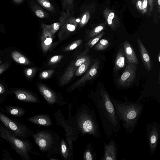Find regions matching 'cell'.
I'll return each mask as SVG.
<instances>
[{"label": "cell", "instance_id": "cell-25", "mask_svg": "<svg viewBox=\"0 0 160 160\" xmlns=\"http://www.w3.org/2000/svg\"><path fill=\"white\" fill-rule=\"evenodd\" d=\"M11 56L13 59L19 64L24 65L30 64V62L28 58L18 51H13L12 53Z\"/></svg>", "mask_w": 160, "mask_h": 160}, {"label": "cell", "instance_id": "cell-44", "mask_svg": "<svg viewBox=\"0 0 160 160\" xmlns=\"http://www.w3.org/2000/svg\"><path fill=\"white\" fill-rule=\"evenodd\" d=\"M5 89L4 86L0 83V94L3 93L5 92Z\"/></svg>", "mask_w": 160, "mask_h": 160}, {"label": "cell", "instance_id": "cell-4", "mask_svg": "<svg viewBox=\"0 0 160 160\" xmlns=\"http://www.w3.org/2000/svg\"><path fill=\"white\" fill-rule=\"evenodd\" d=\"M32 136L40 151L48 158L54 154L60 155L61 138L54 131L49 130L37 131Z\"/></svg>", "mask_w": 160, "mask_h": 160}, {"label": "cell", "instance_id": "cell-26", "mask_svg": "<svg viewBox=\"0 0 160 160\" xmlns=\"http://www.w3.org/2000/svg\"><path fill=\"white\" fill-rule=\"evenodd\" d=\"M5 109L8 113L16 117L22 116L26 112L23 108L16 106H7L5 107Z\"/></svg>", "mask_w": 160, "mask_h": 160}, {"label": "cell", "instance_id": "cell-11", "mask_svg": "<svg viewBox=\"0 0 160 160\" xmlns=\"http://www.w3.org/2000/svg\"><path fill=\"white\" fill-rule=\"evenodd\" d=\"M38 90L47 102L50 105L57 104L60 106L66 105L68 102L59 94L47 87L40 84L38 86Z\"/></svg>", "mask_w": 160, "mask_h": 160}, {"label": "cell", "instance_id": "cell-33", "mask_svg": "<svg viewBox=\"0 0 160 160\" xmlns=\"http://www.w3.org/2000/svg\"><path fill=\"white\" fill-rule=\"evenodd\" d=\"M42 7L48 11L55 13V10L54 7L49 0H36Z\"/></svg>", "mask_w": 160, "mask_h": 160}, {"label": "cell", "instance_id": "cell-28", "mask_svg": "<svg viewBox=\"0 0 160 160\" xmlns=\"http://www.w3.org/2000/svg\"><path fill=\"white\" fill-rule=\"evenodd\" d=\"M90 12L88 10H85L81 13L79 18V25L80 27L85 26L88 22L90 17Z\"/></svg>", "mask_w": 160, "mask_h": 160}, {"label": "cell", "instance_id": "cell-29", "mask_svg": "<svg viewBox=\"0 0 160 160\" xmlns=\"http://www.w3.org/2000/svg\"><path fill=\"white\" fill-rule=\"evenodd\" d=\"M90 63V59L89 57L78 67L75 72V76H79L84 73L89 66Z\"/></svg>", "mask_w": 160, "mask_h": 160}, {"label": "cell", "instance_id": "cell-14", "mask_svg": "<svg viewBox=\"0 0 160 160\" xmlns=\"http://www.w3.org/2000/svg\"><path fill=\"white\" fill-rule=\"evenodd\" d=\"M103 155L101 160H117L118 150L117 145L115 140L111 139L108 143L105 142L103 146Z\"/></svg>", "mask_w": 160, "mask_h": 160}, {"label": "cell", "instance_id": "cell-13", "mask_svg": "<svg viewBox=\"0 0 160 160\" xmlns=\"http://www.w3.org/2000/svg\"><path fill=\"white\" fill-rule=\"evenodd\" d=\"M99 65V62L98 60L95 62L85 74L70 86L68 88V91L72 92L84 84L86 81L94 78L97 74Z\"/></svg>", "mask_w": 160, "mask_h": 160}, {"label": "cell", "instance_id": "cell-38", "mask_svg": "<svg viewBox=\"0 0 160 160\" xmlns=\"http://www.w3.org/2000/svg\"><path fill=\"white\" fill-rule=\"evenodd\" d=\"M63 57V56L62 55L54 56L50 59L48 64L49 65H54L59 62Z\"/></svg>", "mask_w": 160, "mask_h": 160}, {"label": "cell", "instance_id": "cell-41", "mask_svg": "<svg viewBox=\"0 0 160 160\" xmlns=\"http://www.w3.org/2000/svg\"><path fill=\"white\" fill-rule=\"evenodd\" d=\"M9 63H4L0 65V74L5 71L9 67Z\"/></svg>", "mask_w": 160, "mask_h": 160}, {"label": "cell", "instance_id": "cell-19", "mask_svg": "<svg viewBox=\"0 0 160 160\" xmlns=\"http://www.w3.org/2000/svg\"><path fill=\"white\" fill-rule=\"evenodd\" d=\"M28 120L38 125L50 126L52 125V122L49 115L40 114L29 117Z\"/></svg>", "mask_w": 160, "mask_h": 160}, {"label": "cell", "instance_id": "cell-22", "mask_svg": "<svg viewBox=\"0 0 160 160\" xmlns=\"http://www.w3.org/2000/svg\"><path fill=\"white\" fill-rule=\"evenodd\" d=\"M93 149L92 142H88L83 152V157L84 160H96V152L93 151Z\"/></svg>", "mask_w": 160, "mask_h": 160}, {"label": "cell", "instance_id": "cell-39", "mask_svg": "<svg viewBox=\"0 0 160 160\" xmlns=\"http://www.w3.org/2000/svg\"><path fill=\"white\" fill-rule=\"evenodd\" d=\"M135 4L136 8L138 11L144 14L142 0H137Z\"/></svg>", "mask_w": 160, "mask_h": 160}, {"label": "cell", "instance_id": "cell-5", "mask_svg": "<svg viewBox=\"0 0 160 160\" xmlns=\"http://www.w3.org/2000/svg\"><path fill=\"white\" fill-rule=\"evenodd\" d=\"M0 137L8 142L23 160H31L29 153L39 156L32 151V144L29 140L17 137L2 124H0Z\"/></svg>", "mask_w": 160, "mask_h": 160}, {"label": "cell", "instance_id": "cell-42", "mask_svg": "<svg viewBox=\"0 0 160 160\" xmlns=\"http://www.w3.org/2000/svg\"><path fill=\"white\" fill-rule=\"evenodd\" d=\"M148 1L149 5L148 14L150 15L153 10L154 0H148Z\"/></svg>", "mask_w": 160, "mask_h": 160}, {"label": "cell", "instance_id": "cell-21", "mask_svg": "<svg viewBox=\"0 0 160 160\" xmlns=\"http://www.w3.org/2000/svg\"><path fill=\"white\" fill-rule=\"evenodd\" d=\"M125 60V54L123 49L121 48L118 50L115 61L113 69L115 72H117L124 67Z\"/></svg>", "mask_w": 160, "mask_h": 160}, {"label": "cell", "instance_id": "cell-48", "mask_svg": "<svg viewBox=\"0 0 160 160\" xmlns=\"http://www.w3.org/2000/svg\"><path fill=\"white\" fill-rule=\"evenodd\" d=\"M2 61L1 60H0V64L2 63Z\"/></svg>", "mask_w": 160, "mask_h": 160}, {"label": "cell", "instance_id": "cell-12", "mask_svg": "<svg viewBox=\"0 0 160 160\" xmlns=\"http://www.w3.org/2000/svg\"><path fill=\"white\" fill-rule=\"evenodd\" d=\"M137 69L135 64H129L117 81L118 86L122 88L129 87L135 79Z\"/></svg>", "mask_w": 160, "mask_h": 160}, {"label": "cell", "instance_id": "cell-47", "mask_svg": "<svg viewBox=\"0 0 160 160\" xmlns=\"http://www.w3.org/2000/svg\"><path fill=\"white\" fill-rule=\"evenodd\" d=\"M158 59L159 62H160V53L159 52L158 55Z\"/></svg>", "mask_w": 160, "mask_h": 160}, {"label": "cell", "instance_id": "cell-37", "mask_svg": "<svg viewBox=\"0 0 160 160\" xmlns=\"http://www.w3.org/2000/svg\"><path fill=\"white\" fill-rule=\"evenodd\" d=\"M35 67L27 68L24 69V72L26 77L28 78H32L35 75L37 71Z\"/></svg>", "mask_w": 160, "mask_h": 160}, {"label": "cell", "instance_id": "cell-24", "mask_svg": "<svg viewBox=\"0 0 160 160\" xmlns=\"http://www.w3.org/2000/svg\"><path fill=\"white\" fill-rule=\"evenodd\" d=\"M60 155L64 160H69L70 154L68 145L66 139L61 138Z\"/></svg>", "mask_w": 160, "mask_h": 160}, {"label": "cell", "instance_id": "cell-17", "mask_svg": "<svg viewBox=\"0 0 160 160\" xmlns=\"http://www.w3.org/2000/svg\"><path fill=\"white\" fill-rule=\"evenodd\" d=\"M42 32L41 36V46L42 51L46 52L51 48L54 35H52L42 25Z\"/></svg>", "mask_w": 160, "mask_h": 160}, {"label": "cell", "instance_id": "cell-36", "mask_svg": "<svg viewBox=\"0 0 160 160\" xmlns=\"http://www.w3.org/2000/svg\"><path fill=\"white\" fill-rule=\"evenodd\" d=\"M54 72L55 71L52 69L42 71L40 73L39 76L41 79H48L52 76Z\"/></svg>", "mask_w": 160, "mask_h": 160}, {"label": "cell", "instance_id": "cell-30", "mask_svg": "<svg viewBox=\"0 0 160 160\" xmlns=\"http://www.w3.org/2000/svg\"><path fill=\"white\" fill-rule=\"evenodd\" d=\"M104 33V31H102L98 34L92 37L86 44L87 48H91L93 47L102 37Z\"/></svg>", "mask_w": 160, "mask_h": 160}, {"label": "cell", "instance_id": "cell-18", "mask_svg": "<svg viewBox=\"0 0 160 160\" xmlns=\"http://www.w3.org/2000/svg\"><path fill=\"white\" fill-rule=\"evenodd\" d=\"M137 42L142 61L146 69L149 71L152 69V64L149 53L140 39L137 38Z\"/></svg>", "mask_w": 160, "mask_h": 160}, {"label": "cell", "instance_id": "cell-16", "mask_svg": "<svg viewBox=\"0 0 160 160\" xmlns=\"http://www.w3.org/2000/svg\"><path fill=\"white\" fill-rule=\"evenodd\" d=\"M18 100L28 102L38 103L40 101L38 97L31 92L23 89H17L13 92Z\"/></svg>", "mask_w": 160, "mask_h": 160}, {"label": "cell", "instance_id": "cell-15", "mask_svg": "<svg viewBox=\"0 0 160 160\" xmlns=\"http://www.w3.org/2000/svg\"><path fill=\"white\" fill-rule=\"evenodd\" d=\"M103 13L107 24L112 29L115 31L119 27L120 25L119 19L112 10L107 8L103 11Z\"/></svg>", "mask_w": 160, "mask_h": 160}, {"label": "cell", "instance_id": "cell-27", "mask_svg": "<svg viewBox=\"0 0 160 160\" xmlns=\"http://www.w3.org/2000/svg\"><path fill=\"white\" fill-rule=\"evenodd\" d=\"M107 25L106 22L99 24L92 29L89 31L88 33V38L92 37L98 34L106 29Z\"/></svg>", "mask_w": 160, "mask_h": 160}, {"label": "cell", "instance_id": "cell-32", "mask_svg": "<svg viewBox=\"0 0 160 160\" xmlns=\"http://www.w3.org/2000/svg\"><path fill=\"white\" fill-rule=\"evenodd\" d=\"M41 25L54 35L59 29L61 26V23L60 22H58L50 25H47L44 23H42Z\"/></svg>", "mask_w": 160, "mask_h": 160}, {"label": "cell", "instance_id": "cell-9", "mask_svg": "<svg viewBox=\"0 0 160 160\" xmlns=\"http://www.w3.org/2000/svg\"><path fill=\"white\" fill-rule=\"evenodd\" d=\"M89 49L87 48L82 53L78 56L76 59L67 68L60 78V85H65L69 82L78 67L89 57L86 55L89 51Z\"/></svg>", "mask_w": 160, "mask_h": 160}, {"label": "cell", "instance_id": "cell-31", "mask_svg": "<svg viewBox=\"0 0 160 160\" xmlns=\"http://www.w3.org/2000/svg\"><path fill=\"white\" fill-rule=\"evenodd\" d=\"M110 45L109 42L106 39L100 40L96 44L94 49L97 51H102L106 49Z\"/></svg>", "mask_w": 160, "mask_h": 160}, {"label": "cell", "instance_id": "cell-46", "mask_svg": "<svg viewBox=\"0 0 160 160\" xmlns=\"http://www.w3.org/2000/svg\"><path fill=\"white\" fill-rule=\"evenodd\" d=\"M13 2L16 3L18 4H20L22 3L24 0H12Z\"/></svg>", "mask_w": 160, "mask_h": 160}, {"label": "cell", "instance_id": "cell-8", "mask_svg": "<svg viewBox=\"0 0 160 160\" xmlns=\"http://www.w3.org/2000/svg\"><path fill=\"white\" fill-rule=\"evenodd\" d=\"M59 21L61 26L58 37L60 39L62 40L75 31L78 21L68 9L61 12Z\"/></svg>", "mask_w": 160, "mask_h": 160}, {"label": "cell", "instance_id": "cell-7", "mask_svg": "<svg viewBox=\"0 0 160 160\" xmlns=\"http://www.w3.org/2000/svg\"><path fill=\"white\" fill-rule=\"evenodd\" d=\"M53 114L57 125L65 130L66 139L69 151V160H73V142L76 141L78 136L76 134L67 119L65 118L61 109L58 110Z\"/></svg>", "mask_w": 160, "mask_h": 160}, {"label": "cell", "instance_id": "cell-3", "mask_svg": "<svg viewBox=\"0 0 160 160\" xmlns=\"http://www.w3.org/2000/svg\"><path fill=\"white\" fill-rule=\"evenodd\" d=\"M124 101L111 97L116 113L122 126L128 133L134 132L139 119L142 113L144 105L136 101L131 102L127 97H123Z\"/></svg>", "mask_w": 160, "mask_h": 160}, {"label": "cell", "instance_id": "cell-10", "mask_svg": "<svg viewBox=\"0 0 160 160\" xmlns=\"http://www.w3.org/2000/svg\"><path fill=\"white\" fill-rule=\"evenodd\" d=\"M146 133L150 154L152 155L155 153L158 145L160 135V123L156 121L148 123L146 126Z\"/></svg>", "mask_w": 160, "mask_h": 160}, {"label": "cell", "instance_id": "cell-20", "mask_svg": "<svg viewBox=\"0 0 160 160\" xmlns=\"http://www.w3.org/2000/svg\"><path fill=\"white\" fill-rule=\"evenodd\" d=\"M123 47L124 54L128 63L138 64L139 62L135 53L132 47L128 41H124L123 43Z\"/></svg>", "mask_w": 160, "mask_h": 160}, {"label": "cell", "instance_id": "cell-23", "mask_svg": "<svg viewBox=\"0 0 160 160\" xmlns=\"http://www.w3.org/2000/svg\"><path fill=\"white\" fill-rule=\"evenodd\" d=\"M31 8L35 15L40 18H46L49 15L34 1L32 0L30 3Z\"/></svg>", "mask_w": 160, "mask_h": 160}, {"label": "cell", "instance_id": "cell-45", "mask_svg": "<svg viewBox=\"0 0 160 160\" xmlns=\"http://www.w3.org/2000/svg\"><path fill=\"white\" fill-rule=\"evenodd\" d=\"M157 4L158 12L159 13L160 12V0H157Z\"/></svg>", "mask_w": 160, "mask_h": 160}, {"label": "cell", "instance_id": "cell-34", "mask_svg": "<svg viewBox=\"0 0 160 160\" xmlns=\"http://www.w3.org/2000/svg\"><path fill=\"white\" fill-rule=\"evenodd\" d=\"M82 41L81 39L77 40L65 47L63 48V51L67 52L74 50L79 46L82 43Z\"/></svg>", "mask_w": 160, "mask_h": 160}, {"label": "cell", "instance_id": "cell-6", "mask_svg": "<svg viewBox=\"0 0 160 160\" xmlns=\"http://www.w3.org/2000/svg\"><path fill=\"white\" fill-rule=\"evenodd\" d=\"M0 121L13 135L21 139H26L34 133L25 125L10 118L0 112Z\"/></svg>", "mask_w": 160, "mask_h": 160}, {"label": "cell", "instance_id": "cell-40", "mask_svg": "<svg viewBox=\"0 0 160 160\" xmlns=\"http://www.w3.org/2000/svg\"><path fill=\"white\" fill-rule=\"evenodd\" d=\"M3 158L2 160H13L11 157L10 153L6 150H2Z\"/></svg>", "mask_w": 160, "mask_h": 160}, {"label": "cell", "instance_id": "cell-35", "mask_svg": "<svg viewBox=\"0 0 160 160\" xmlns=\"http://www.w3.org/2000/svg\"><path fill=\"white\" fill-rule=\"evenodd\" d=\"M73 1L74 0H62V8L68 9L71 12L73 8Z\"/></svg>", "mask_w": 160, "mask_h": 160}, {"label": "cell", "instance_id": "cell-1", "mask_svg": "<svg viewBox=\"0 0 160 160\" xmlns=\"http://www.w3.org/2000/svg\"><path fill=\"white\" fill-rule=\"evenodd\" d=\"M111 97L103 87L90 97L98 112L107 139L110 138L114 132H117L120 128V121Z\"/></svg>", "mask_w": 160, "mask_h": 160}, {"label": "cell", "instance_id": "cell-43", "mask_svg": "<svg viewBox=\"0 0 160 160\" xmlns=\"http://www.w3.org/2000/svg\"><path fill=\"white\" fill-rule=\"evenodd\" d=\"M148 0H142V6L144 10V14L148 11Z\"/></svg>", "mask_w": 160, "mask_h": 160}, {"label": "cell", "instance_id": "cell-2", "mask_svg": "<svg viewBox=\"0 0 160 160\" xmlns=\"http://www.w3.org/2000/svg\"><path fill=\"white\" fill-rule=\"evenodd\" d=\"M73 103L68 106L69 109L67 120L71 125L76 134L82 136L88 134L95 138H101L98 122L94 110L85 103L78 107L75 115L72 116V111Z\"/></svg>", "mask_w": 160, "mask_h": 160}]
</instances>
